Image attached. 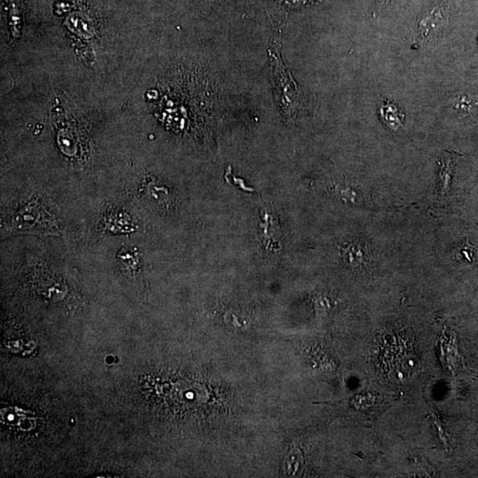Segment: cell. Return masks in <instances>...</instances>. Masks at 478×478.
Segmentation results:
<instances>
[{"mask_svg": "<svg viewBox=\"0 0 478 478\" xmlns=\"http://www.w3.org/2000/svg\"><path fill=\"white\" fill-rule=\"evenodd\" d=\"M6 231L10 233H38L39 235H60V230L55 219L41 203L31 201L13 217Z\"/></svg>", "mask_w": 478, "mask_h": 478, "instance_id": "6da1fadb", "label": "cell"}, {"mask_svg": "<svg viewBox=\"0 0 478 478\" xmlns=\"http://www.w3.org/2000/svg\"><path fill=\"white\" fill-rule=\"evenodd\" d=\"M272 63L275 80V94L281 110L287 117L296 114L299 105V93L289 70L282 63L276 51H269Z\"/></svg>", "mask_w": 478, "mask_h": 478, "instance_id": "7a4b0ae2", "label": "cell"}, {"mask_svg": "<svg viewBox=\"0 0 478 478\" xmlns=\"http://www.w3.org/2000/svg\"><path fill=\"white\" fill-rule=\"evenodd\" d=\"M447 23L448 10L442 5L433 6L420 18L416 32L423 40L430 39L437 37Z\"/></svg>", "mask_w": 478, "mask_h": 478, "instance_id": "3957f363", "label": "cell"}, {"mask_svg": "<svg viewBox=\"0 0 478 478\" xmlns=\"http://www.w3.org/2000/svg\"><path fill=\"white\" fill-rule=\"evenodd\" d=\"M380 117L389 129L397 130L403 125L404 115L398 111L395 105L390 101H383L379 107Z\"/></svg>", "mask_w": 478, "mask_h": 478, "instance_id": "277c9868", "label": "cell"}, {"mask_svg": "<svg viewBox=\"0 0 478 478\" xmlns=\"http://www.w3.org/2000/svg\"><path fill=\"white\" fill-rule=\"evenodd\" d=\"M452 159V156H447L444 159L443 164L441 166L440 180L442 184V191H445L449 184V180L451 179Z\"/></svg>", "mask_w": 478, "mask_h": 478, "instance_id": "5b68a950", "label": "cell"}, {"mask_svg": "<svg viewBox=\"0 0 478 478\" xmlns=\"http://www.w3.org/2000/svg\"><path fill=\"white\" fill-rule=\"evenodd\" d=\"M455 107L460 110V111L468 112L470 110V108L472 107V102L469 99H467L465 97H458L455 101Z\"/></svg>", "mask_w": 478, "mask_h": 478, "instance_id": "8992f818", "label": "cell"}, {"mask_svg": "<svg viewBox=\"0 0 478 478\" xmlns=\"http://www.w3.org/2000/svg\"><path fill=\"white\" fill-rule=\"evenodd\" d=\"M391 2V0H375V9L376 12L383 9V7L388 6Z\"/></svg>", "mask_w": 478, "mask_h": 478, "instance_id": "52a82bcc", "label": "cell"}]
</instances>
